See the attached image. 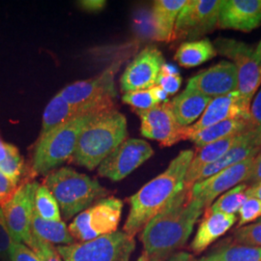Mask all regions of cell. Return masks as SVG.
Wrapping results in <instances>:
<instances>
[{
	"label": "cell",
	"instance_id": "obj_1",
	"mask_svg": "<svg viewBox=\"0 0 261 261\" xmlns=\"http://www.w3.org/2000/svg\"><path fill=\"white\" fill-rule=\"evenodd\" d=\"M204 207L184 187L142 229L144 252L159 260H167L185 246Z\"/></svg>",
	"mask_w": 261,
	"mask_h": 261
},
{
	"label": "cell",
	"instance_id": "obj_2",
	"mask_svg": "<svg viewBox=\"0 0 261 261\" xmlns=\"http://www.w3.org/2000/svg\"><path fill=\"white\" fill-rule=\"evenodd\" d=\"M195 156L193 150H183L168 168L152 179L129 199L130 212L124 224V232L135 237L158 215L185 187L188 168Z\"/></svg>",
	"mask_w": 261,
	"mask_h": 261
},
{
	"label": "cell",
	"instance_id": "obj_3",
	"mask_svg": "<svg viewBox=\"0 0 261 261\" xmlns=\"http://www.w3.org/2000/svg\"><path fill=\"white\" fill-rule=\"evenodd\" d=\"M126 117L113 110L89 122L82 132L72 162L89 170L99 167L112 151L127 140Z\"/></svg>",
	"mask_w": 261,
	"mask_h": 261
},
{
	"label": "cell",
	"instance_id": "obj_4",
	"mask_svg": "<svg viewBox=\"0 0 261 261\" xmlns=\"http://www.w3.org/2000/svg\"><path fill=\"white\" fill-rule=\"evenodd\" d=\"M44 185L56 197L66 221L82 213L96 200L109 195V191L96 179L70 168L50 171L45 178Z\"/></svg>",
	"mask_w": 261,
	"mask_h": 261
},
{
	"label": "cell",
	"instance_id": "obj_5",
	"mask_svg": "<svg viewBox=\"0 0 261 261\" xmlns=\"http://www.w3.org/2000/svg\"><path fill=\"white\" fill-rule=\"evenodd\" d=\"M113 110H95L63 123L38 140L32 160L35 174H46L72 158L84 127L96 116Z\"/></svg>",
	"mask_w": 261,
	"mask_h": 261
},
{
	"label": "cell",
	"instance_id": "obj_6",
	"mask_svg": "<svg viewBox=\"0 0 261 261\" xmlns=\"http://www.w3.org/2000/svg\"><path fill=\"white\" fill-rule=\"evenodd\" d=\"M135 249V239L124 231L56 248L64 261H129Z\"/></svg>",
	"mask_w": 261,
	"mask_h": 261
},
{
	"label": "cell",
	"instance_id": "obj_7",
	"mask_svg": "<svg viewBox=\"0 0 261 261\" xmlns=\"http://www.w3.org/2000/svg\"><path fill=\"white\" fill-rule=\"evenodd\" d=\"M123 202L116 197L102 198L75 216L69 225L73 238L80 243L87 242L100 236L117 231L121 219Z\"/></svg>",
	"mask_w": 261,
	"mask_h": 261
},
{
	"label": "cell",
	"instance_id": "obj_8",
	"mask_svg": "<svg viewBox=\"0 0 261 261\" xmlns=\"http://www.w3.org/2000/svg\"><path fill=\"white\" fill-rule=\"evenodd\" d=\"M214 47L217 54L233 61L237 70V90L245 103L251 107L252 97L261 85V66L254 49L244 42L228 38H218Z\"/></svg>",
	"mask_w": 261,
	"mask_h": 261
},
{
	"label": "cell",
	"instance_id": "obj_9",
	"mask_svg": "<svg viewBox=\"0 0 261 261\" xmlns=\"http://www.w3.org/2000/svg\"><path fill=\"white\" fill-rule=\"evenodd\" d=\"M121 64V61L114 62L101 75L69 84L58 94L68 103L80 108H93L115 103L117 91L114 85V76Z\"/></svg>",
	"mask_w": 261,
	"mask_h": 261
},
{
	"label": "cell",
	"instance_id": "obj_10",
	"mask_svg": "<svg viewBox=\"0 0 261 261\" xmlns=\"http://www.w3.org/2000/svg\"><path fill=\"white\" fill-rule=\"evenodd\" d=\"M221 2L219 0H187L178 15L173 40L196 41L218 27Z\"/></svg>",
	"mask_w": 261,
	"mask_h": 261
},
{
	"label": "cell",
	"instance_id": "obj_11",
	"mask_svg": "<svg viewBox=\"0 0 261 261\" xmlns=\"http://www.w3.org/2000/svg\"><path fill=\"white\" fill-rule=\"evenodd\" d=\"M39 185L36 181L22 183L9 201L1 207L13 240L25 244L28 247L32 239L31 221Z\"/></svg>",
	"mask_w": 261,
	"mask_h": 261
},
{
	"label": "cell",
	"instance_id": "obj_12",
	"mask_svg": "<svg viewBox=\"0 0 261 261\" xmlns=\"http://www.w3.org/2000/svg\"><path fill=\"white\" fill-rule=\"evenodd\" d=\"M153 154L154 150L145 140L127 139L103 160L98 167V173L113 182L121 181Z\"/></svg>",
	"mask_w": 261,
	"mask_h": 261
},
{
	"label": "cell",
	"instance_id": "obj_13",
	"mask_svg": "<svg viewBox=\"0 0 261 261\" xmlns=\"http://www.w3.org/2000/svg\"><path fill=\"white\" fill-rule=\"evenodd\" d=\"M135 112L140 118V132L144 138L157 140L165 147L186 140V128L178 123L168 100L149 110Z\"/></svg>",
	"mask_w": 261,
	"mask_h": 261
},
{
	"label": "cell",
	"instance_id": "obj_14",
	"mask_svg": "<svg viewBox=\"0 0 261 261\" xmlns=\"http://www.w3.org/2000/svg\"><path fill=\"white\" fill-rule=\"evenodd\" d=\"M253 158L247 159L200 182H196L191 188L192 196L201 202L204 209H207L219 196L248 180L252 170Z\"/></svg>",
	"mask_w": 261,
	"mask_h": 261
},
{
	"label": "cell",
	"instance_id": "obj_15",
	"mask_svg": "<svg viewBox=\"0 0 261 261\" xmlns=\"http://www.w3.org/2000/svg\"><path fill=\"white\" fill-rule=\"evenodd\" d=\"M165 63L163 54L157 47H147L142 49L122 75V92L145 90L155 86Z\"/></svg>",
	"mask_w": 261,
	"mask_h": 261
},
{
	"label": "cell",
	"instance_id": "obj_16",
	"mask_svg": "<svg viewBox=\"0 0 261 261\" xmlns=\"http://www.w3.org/2000/svg\"><path fill=\"white\" fill-rule=\"evenodd\" d=\"M186 89L212 99L236 91L238 89L236 67L232 62L221 61L191 77Z\"/></svg>",
	"mask_w": 261,
	"mask_h": 261
},
{
	"label": "cell",
	"instance_id": "obj_17",
	"mask_svg": "<svg viewBox=\"0 0 261 261\" xmlns=\"http://www.w3.org/2000/svg\"><path fill=\"white\" fill-rule=\"evenodd\" d=\"M234 119L252 120L251 107L245 103L238 90L212 99L199 120L186 127V140L188 135L191 133L210 127L220 122Z\"/></svg>",
	"mask_w": 261,
	"mask_h": 261
},
{
	"label": "cell",
	"instance_id": "obj_18",
	"mask_svg": "<svg viewBox=\"0 0 261 261\" xmlns=\"http://www.w3.org/2000/svg\"><path fill=\"white\" fill-rule=\"evenodd\" d=\"M261 24V0H224L218 28L250 32Z\"/></svg>",
	"mask_w": 261,
	"mask_h": 261
},
{
	"label": "cell",
	"instance_id": "obj_19",
	"mask_svg": "<svg viewBox=\"0 0 261 261\" xmlns=\"http://www.w3.org/2000/svg\"><path fill=\"white\" fill-rule=\"evenodd\" d=\"M260 149L261 130L254 128L249 130L245 139L231 149L228 150L222 158L202 168L196 176V183L214 175L224 168H229L247 159L254 157Z\"/></svg>",
	"mask_w": 261,
	"mask_h": 261
},
{
	"label": "cell",
	"instance_id": "obj_20",
	"mask_svg": "<svg viewBox=\"0 0 261 261\" xmlns=\"http://www.w3.org/2000/svg\"><path fill=\"white\" fill-rule=\"evenodd\" d=\"M204 211L205 213L198 225L196 236L191 243V250L196 253L205 251L212 243L228 231L237 221L235 215L212 211L209 208Z\"/></svg>",
	"mask_w": 261,
	"mask_h": 261
},
{
	"label": "cell",
	"instance_id": "obj_21",
	"mask_svg": "<svg viewBox=\"0 0 261 261\" xmlns=\"http://www.w3.org/2000/svg\"><path fill=\"white\" fill-rule=\"evenodd\" d=\"M95 110H115V103H106L93 108H80L68 103L59 94H56L45 109L39 139L44 138L63 123Z\"/></svg>",
	"mask_w": 261,
	"mask_h": 261
},
{
	"label": "cell",
	"instance_id": "obj_22",
	"mask_svg": "<svg viewBox=\"0 0 261 261\" xmlns=\"http://www.w3.org/2000/svg\"><path fill=\"white\" fill-rule=\"evenodd\" d=\"M248 132L228 137L223 140H217L198 149L195 153V156L188 168L185 177V187L191 189L196 183V176L199 171L202 168H205L206 166L211 165L212 163L222 158L228 150L231 149L236 144L241 142L245 139Z\"/></svg>",
	"mask_w": 261,
	"mask_h": 261
},
{
	"label": "cell",
	"instance_id": "obj_23",
	"mask_svg": "<svg viewBox=\"0 0 261 261\" xmlns=\"http://www.w3.org/2000/svg\"><path fill=\"white\" fill-rule=\"evenodd\" d=\"M187 0H157L151 10L154 28V41L170 42L178 15L186 5Z\"/></svg>",
	"mask_w": 261,
	"mask_h": 261
},
{
	"label": "cell",
	"instance_id": "obj_24",
	"mask_svg": "<svg viewBox=\"0 0 261 261\" xmlns=\"http://www.w3.org/2000/svg\"><path fill=\"white\" fill-rule=\"evenodd\" d=\"M256 128L252 120L248 119H234L220 122L210 127L196 130L188 135L187 140L194 142L197 149L202 148L209 143L217 140H223L235 135L243 134L245 132Z\"/></svg>",
	"mask_w": 261,
	"mask_h": 261
},
{
	"label": "cell",
	"instance_id": "obj_25",
	"mask_svg": "<svg viewBox=\"0 0 261 261\" xmlns=\"http://www.w3.org/2000/svg\"><path fill=\"white\" fill-rule=\"evenodd\" d=\"M211 101L212 98L185 89L170 105L178 123L186 128L200 118Z\"/></svg>",
	"mask_w": 261,
	"mask_h": 261
},
{
	"label": "cell",
	"instance_id": "obj_26",
	"mask_svg": "<svg viewBox=\"0 0 261 261\" xmlns=\"http://www.w3.org/2000/svg\"><path fill=\"white\" fill-rule=\"evenodd\" d=\"M217 56V50L209 39L189 41L178 47L175 60L185 68L201 65Z\"/></svg>",
	"mask_w": 261,
	"mask_h": 261
},
{
	"label": "cell",
	"instance_id": "obj_27",
	"mask_svg": "<svg viewBox=\"0 0 261 261\" xmlns=\"http://www.w3.org/2000/svg\"><path fill=\"white\" fill-rule=\"evenodd\" d=\"M31 233L53 245L67 246L75 243L64 222L44 220L35 212V210L31 221Z\"/></svg>",
	"mask_w": 261,
	"mask_h": 261
},
{
	"label": "cell",
	"instance_id": "obj_28",
	"mask_svg": "<svg viewBox=\"0 0 261 261\" xmlns=\"http://www.w3.org/2000/svg\"><path fill=\"white\" fill-rule=\"evenodd\" d=\"M196 261H261V248L239 244H225Z\"/></svg>",
	"mask_w": 261,
	"mask_h": 261
},
{
	"label": "cell",
	"instance_id": "obj_29",
	"mask_svg": "<svg viewBox=\"0 0 261 261\" xmlns=\"http://www.w3.org/2000/svg\"><path fill=\"white\" fill-rule=\"evenodd\" d=\"M247 188L248 186L245 183L234 187L218 197L208 208L212 211H218L224 214L235 215L238 213L247 198Z\"/></svg>",
	"mask_w": 261,
	"mask_h": 261
},
{
	"label": "cell",
	"instance_id": "obj_30",
	"mask_svg": "<svg viewBox=\"0 0 261 261\" xmlns=\"http://www.w3.org/2000/svg\"><path fill=\"white\" fill-rule=\"evenodd\" d=\"M34 210L44 220L53 222L62 221L60 208L56 197L44 184L39 185L36 191Z\"/></svg>",
	"mask_w": 261,
	"mask_h": 261
},
{
	"label": "cell",
	"instance_id": "obj_31",
	"mask_svg": "<svg viewBox=\"0 0 261 261\" xmlns=\"http://www.w3.org/2000/svg\"><path fill=\"white\" fill-rule=\"evenodd\" d=\"M23 158L19 149L15 145L8 143V154L6 159L0 164V170L18 185L23 173Z\"/></svg>",
	"mask_w": 261,
	"mask_h": 261
},
{
	"label": "cell",
	"instance_id": "obj_32",
	"mask_svg": "<svg viewBox=\"0 0 261 261\" xmlns=\"http://www.w3.org/2000/svg\"><path fill=\"white\" fill-rule=\"evenodd\" d=\"M232 239L235 244L261 248V221L236 228Z\"/></svg>",
	"mask_w": 261,
	"mask_h": 261
},
{
	"label": "cell",
	"instance_id": "obj_33",
	"mask_svg": "<svg viewBox=\"0 0 261 261\" xmlns=\"http://www.w3.org/2000/svg\"><path fill=\"white\" fill-rule=\"evenodd\" d=\"M122 101L128 103L136 109V111H144L149 110L151 108L159 105L158 102L154 99L150 89L130 91L124 93Z\"/></svg>",
	"mask_w": 261,
	"mask_h": 261
},
{
	"label": "cell",
	"instance_id": "obj_34",
	"mask_svg": "<svg viewBox=\"0 0 261 261\" xmlns=\"http://www.w3.org/2000/svg\"><path fill=\"white\" fill-rule=\"evenodd\" d=\"M238 213L239 222L237 228L259 220L261 218V199L252 196H247Z\"/></svg>",
	"mask_w": 261,
	"mask_h": 261
},
{
	"label": "cell",
	"instance_id": "obj_35",
	"mask_svg": "<svg viewBox=\"0 0 261 261\" xmlns=\"http://www.w3.org/2000/svg\"><path fill=\"white\" fill-rule=\"evenodd\" d=\"M29 248L37 254L40 261H64L53 244L46 242L33 234Z\"/></svg>",
	"mask_w": 261,
	"mask_h": 261
},
{
	"label": "cell",
	"instance_id": "obj_36",
	"mask_svg": "<svg viewBox=\"0 0 261 261\" xmlns=\"http://www.w3.org/2000/svg\"><path fill=\"white\" fill-rule=\"evenodd\" d=\"M14 240L6 224L2 208L0 207V259L10 261V253Z\"/></svg>",
	"mask_w": 261,
	"mask_h": 261
},
{
	"label": "cell",
	"instance_id": "obj_37",
	"mask_svg": "<svg viewBox=\"0 0 261 261\" xmlns=\"http://www.w3.org/2000/svg\"><path fill=\"white\" fill-rule=\"evenodd\" d=\"M10 261H40L37 254L22 243L15 242L12 245Z\"/></svg>",
	"mask_w": 261,
	"mask_h": 261
},
{
	"label": "cell",
	"instance_id": "obj_38",
	"mask_svg": "<svg viewBox=\"0 0 261 261\" xmlns=\"http://www.w3.org/2000/svg\"><path fill=\"white\" fill-rule=\"evenodd\" d=\"M181 84L182 77L179 74L168 75L161 72L156 85H159L168 95H174L180 89Z\"/></svg>",
	"mask_w": 261,
	"mask_h": 261
},
{
	"label": "cell",
	"instance_id": "obj_39",
	"mask_svg": "<svg viewBox=\"0 0 261 261\" xmlns=\"http://www.w3.org/2000/svg\"><path fill=\"white\" fill-rule=\"evenodd\" d=\"M19 186L10 180L0 170V207L7 203L13 196L16 194Z\"/></svg>",
	"mask_w": 261,
	"mask_h": 261
},
{
	"label": "cell",
	"instance_id": "obj_40",
	"mask_svg": "<svg viewBox=\"0 0 261 261\" xmlns=\"http://www.w3.org/2000/svg\"><path fill=\"white\" fill-rule=\"evenodd\" d=\"M261 183V149L253 158L252 170L248 180L245 182L247 186H252L254 184Z\"/></svg>",
	"mask_w": 261,
	"mask_h": 261
},
{
	"label": "cell",
	"instance_id": "obj_41",
	"mask_svg": "<svg viewBox=\"0 0 261 261\" xmlns=\"http://www.w3.org/2000/svg\"><path fill=\"white\" fill-rule=\"evenodd\" d=\"M251 118L254 126L261 130V89L251 103Z\"/></svg>",
	"mask_w": 261,
	"mask_h": 261
},
{
	"label": "cell",
	"instance_id": "obj_42",
	"mask_svg": "<svg viewBox=\"0 0 261 261\" xmlns=\"http://www.w3.org/2000/svg\"><path fill=\"white\" fill-rule=\"evenodd\" d=\"M79 5L81 6L82 9H84L86 12H100L106 7L107 1L103 0H83L79 2Z\"/></svg>",
	"mask_w": 261,
	"mask_h": 261
},
{
	"label": "cell",
	"instance_id": "obj_43",
	"mask_svg": "<svg viewBox=\"0 0 261 261\" xmlns=\"http://www.w3.org/2000/svg\"><path fill=\"white\" fill-rule=\"evenodd\" d=\"M152 95L154 97V99L158 102L159 103H164L166 101H168V94L166 93L159 85H155L152 88H150Z\"/></svg>",
	"mask_w": 261,
	"mask_h": 261
},
{
	"label": "cell",
	"instance_id": "obj_44",
	"mask_svg": "<svg viewBox=\"0 0 261 261\" xmlns=\"http://www.w3.org/2000/svg\"><path fill=\"white\" fill-rule=\"evenodd\" d=\"M166 261H196V259L189 252H180L173 253Z\"/></svg>",
	"mask_w": 261,
	"mask_h": 261
},
{
	"label": "cell",
	"instance_id": "obj_45",
	"mask_svg": "<svg viewBox=\"0 0 261 261\" xmlns=\"http://www.w3.org/2000/svg\"><path fill=\"white\" fill-rule=\"evenodd\" d=\"M246 195L247 196H252V197H256L258 199H261V183L254 184L252 186H248L246 190Z\"/></svg>",
	"mask_w": 261,
	"mask_h": 261
},
{
	"label": "cell",
	"instance_id": "obj_46",
	"mask_svg": "<svg viewBox=\"0 0 261 261\" xmlns=\"http://www.w3.org/2000/svg\"><path fill=\"white\" fill-rule=\"evenodd\" d=\"M8 154V143L3 142L0 139V164L6 159Z\"/></svg>",
	"mask_w": 261,
	"mask_h": 261
},
{
	"label": "cell",
	"instance_id": "obj_47",
	"mask_svg": "<svg viewBox=\"0 0 261 261\" xmlns=\"http://www.w3.org/2000/svg\"><path fill=\"white\" fill-rule=\"evenodd\" d=\"M138 261H161L159 260V259H156V258H154V257H151L150 255H148L147 253L145 252H143V253L140 255V257H139V259Z\"/></svg>",
	"mask_w": 261,
	"mask_h": 261
},
{
	"label": "cell",
	"instance_id": "obj_48",
	"mask_svg": "<svg viewBox=\"0 0 261 261\" xmlns=\"http://www.w3.org/2000/svg\"><path fill=\"white\" fill-rule=\"evenodd\" d=\"M254 54H255V57H256L257 62H258L259 65L261 66V41L260 43L258 44V46L254 49Z\"/></svg>",
	"mask_w": 261,
	"mask_h": 261
},
{
	"label": "cell",
	"instance_id": "obj_49",
	"mask_svg": "<svg viewBox=\"0 0 261 261\" xmlns=\"http://www.w3.org/2000/svg\"><path fill=\"white\" fill-rule=\"evenodd\" d=\"M258 221H261V218H260V219H259V220H258Z\"/></svg>",
	"mask_w": 261,
	"mask_h": 261
}]
</instances>
